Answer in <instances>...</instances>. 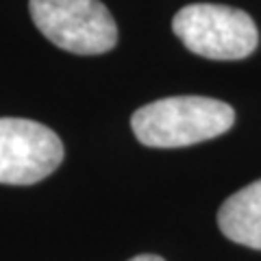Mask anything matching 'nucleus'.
I'll return each mask as SVG.
<instances>
[{"label":"nucleus","mask_w":261,"mask_h":261,"mask_svg":"<svg viewBox=\"0 0 261 261\" xmlns=\"http://www.w3.org/2000/svg\"><path fill=\"white\" fill-rule=\"evenodd\" d=\"M235 111L207 96H170L140 107L133 118L135 137L150 148H183L226 133Z\"/></svg>","instance_id":"1"},{"label":"nucleus","mask_w":261,"mask_h":261,"mask_svg":"<svg viewBox=\"0 0 261 261\" xmlns=\"http://www.w3.org/2000/svg\"><path fill=\"white\" fill-rule=\"evenodd\" d=\"M172 31L187 50L214 61L244 59L259 44L250 15L226 5H187L174 15Z\"/></svg>","instance_id":"2"},{"label":"nucleus","mask_w":261,"mask_h":261,"mask_svg":"<svg viewBox=\"0 0 261 261\" xmlns=\"http://www.w3.org/2000/svg\"><path fill=\"white\" fill-rule=\"evenodd\" d=\"M31 18L61 50L102 55L118 42V24L100 0H31Z\"/></svg>","instance_id":"3"},{"label":"nucleus","mask_w":261,"mask_h":261,"mask_svg":"<svg viewBox=\"0 0 261 261\" xmlns=\"http://www.w3.org/2000/svg\"><path fill=\"white\" fill-rule=\"evenodd\" d=\"M63 161V142L53 128L27 118H0V183L33 185Z\"/></svg>","instance_id":"4"},{"label":"nucleus","mask_w":261,"mask_h":261,"mask_svg":"<svg viewBox=\"0 0 261 261\" xmlns=\"http://www.w3.org/2000/svg\"><path fill=\"white\" fill-rule=\"evenodd\" d=\"M218 224L231 242L261 250V178L228 196L218 211Z\"/></svg>","instance_id":"5"},{"label":"nucleus","mask_w":261,"mask_h":261,"mask_svg":"<svg viewBox=\"0 0 261 261\" xmlns=\"http://www.w3.org/2000/svg\"><path fill=\"white\" fill-rule=\"evenodd\" d=\"M128 261H166V259L159 257V255H137V257L128 259Z\"/></svg>","instance_id":"6"}]
</instances>
